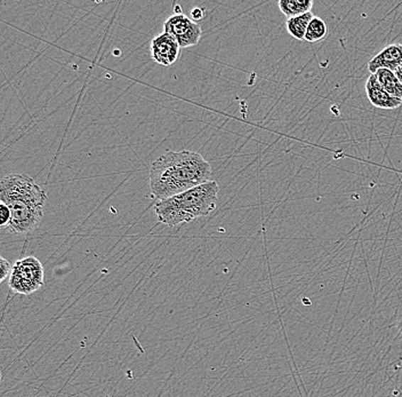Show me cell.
Listing matches in <instances>:
<instances>
[{"label": "cell", "instance_id": "11", "mask_svg": "<svg viewBox=\"0 0 402 397\" xmlns=\"http://www.w3.org/2000/svg\"><path fill=\"white\" fill-rule=\"evenodd\" d=\"M313 18H315V15L310 12L296 16V18H287L286 20V29L288 31L289 35L294 37L295 39L304 41L305 39L306 30L309 28L310 22H311Z\"/></svg>", "mask_w": 402, "mask_h": 397}, {"label": "cell", "instance_id": "16", "mask_svg": "<svg viewBox=\"0 0 402 397\" xmlns=\"http://www.w3.org/2000/svg\"><path fill=\"white\" fill-rule=\"evenodd\" d=\"M394 73H396V76L398 77V79H399L400 83L402 84V67H400L399 69H396Z\"/></svg>", "mask_w": 402, "mask_h": 397}, {"label": "cell", "instance_id": "13", "mask_svg": "<svg viewBox=\"0 0 402 397\" xmlns=\"http://www.w3.org/2000/svg\"><path fill=\"white\" fill-rule=\"evenodd\" d=\"M12 219V212L9 210V206L4 203H0V226L1 229L6 228L9 222Z\"/></svg>", "mask_w": 402, "mask_h": 397}, {"label": "cell", "instance_id": "9", "mask_svg": "<svg viewBox=\"0 0 402 397\" xmlns=\"http://www.w3.org/2000/svg\"><path fill=\"white\" fill-rule=\"evenodd\" d=\"M375 75H376L377 80L386 93L390 94L391 97L402 100V84L393 71L388 70V69H379Z\"/></svg>", "mask_w": 402, "mask_h": 397}, {"label": "cell", "instance_id": "3", "mask_svg": "<svg viewBox=\"0 0 402 397\" xmlns=\"http://www.w3.org/2000/svg\"><path fill=\"white\" fill-rule=\"evenodd\" d=\"M217 197L219 184L210 181L170 198L158 201L155 204L156 214L161 223L174 227L213 213Z\"/></svg>", "mask_w": 402, "mask_h": 397}, {"label": "cell", "instance_id": "14", "mask_svg": "<svg viewBox=\"0 0 402 397\" xmlns=\"http://www.w3.org/2000/svg\"><path fill=\"white\" fill-rule=\"evenodd\" d=\"M13 266L5 258H0V282H4L12 274Z\"/></svg>", "mask_w": 402, "mask_h": 397}, {"label": "cell", "instance_id": "15", "mask_svg": "<svg viewBox=\"0 0 402 397\" xmlns=\"http://www.w3.org/2000/svg\"><path fill=\"white\" fill-rule=\"evenodd\" d=\"M191 16H192V20H202L205 16V11L204 9H192V12H191Z\"/></svg>", "mask_w": 402, "mask_h": 397}, {"label": "cell", "instance_id": "4", "mask_svg": "<svg viewBox=\"0 0 402 397\" xmlns=\"http://www.w3.org/2000/svg\"><path fill=\"white\" fill-rule=\"evenodd\" d=\"M44 284V267L35 257H26L13 265L9 289L18 295H28L38 291Z\"/></svg>", "mask_w": 402, "mask_h": 397}, {"label": "cell", "instance_id": "7", "mask_svg": "<svg viewBox=\"0 0 402 397\" xmlns=\"http://www.w3.org/2000/svg\"><path fill=\"white\" fill-rule=\"evenodd\" d=\"M402 67V44H392L384 47L377 55L368 62V69L371 75L379 69L396 71Z\"/></svg>", "mask_w": 402, "mask_h": 397}, {"label": "cell", "instance_id": "6", "mask_svg": "<svg viewBox=\"0 0 402 397\" xmlns=\"http://www.w3.org/2000/svg\"><path fill=\"white\" fill-rule=\"evenodd\" d=\"M150 50H151L152 60L157 65L170 67L178 61L181 46L172 36L163 33L152 39Z\"/></svg>", "mask_w": 402, "mask_h": 397}, {"label": "cell", "instance_id": "8", "mask_svg": "<svg viewBox=\"0 0 402 397\" xmlns=\"http://www.w3.org/2000/svg\"><path fill=\"white\" fill-rule=\"evenodd\" d=\"M366 93H367L370 103L374 107L383 109V110H393V109L399 108L402 105V100L391 97L390 94L383 90L375 73L370 75L369 78L367 79Z\"/></svg>", "mask_w": 402, "mask_h": 397}, {"label": "cell", "instance_id": "5", "mask_svg": "<svg viewBox=\"0 0 402 397\" xmlns=\"http://www.w3.org/2000/svg\"><path fill=\"white\" fill-rule=\"evenodd\" d=\"M163 33L172 36L181 48H189L199 44L202 30L192 18L178 13L167 18L163 23Z\"/></svg>", "mask_w": 402, "mask_h": 397}, {"label": "cell", "instance_id": "1", "mask_svg": "<svg viewBox=\"0 0 402 397\" xmlns=\"http://www.w3.org/2000/svg\"><path fill=\"white\" fill-rule=\"evenodd\" d=\"M212 176L210 164L198 152H167L152 164L150 188L155 198L161 201L207 184Z\"/></svg>", "mask_w": 402, "mask_h": 397}, {"label": "cell", "instance_id": "10", "mask_svg": "<svg viewBox=\"0 0 402 397\" xmlns=\"http://www.w3.org/2000/svg\"><path fill=\"white\" fill-rule=\"evenodd\" d=\"M278 6L286 18H292L311 12L313 1L312 0H279Z\"/></svg>", "mask_w": 402, "mask_h": 397}, {"label": "cell", "instance_id": "12", "mask_svg": "<svg viewBox=\"0 0 402 397\" xmlns=\"http://www.w3.org/2000/svg\"><path fill=\"white\" fill-rule=\"evenodd\" d=\"M328 35V26L322 18L315 16L310 22L309 28L306 30L305 39L309 43H318L324 41Z\"/></svg>", "mask_w": 402, "mask_h": 397}, {"label": "cell", "instance_id": "2", "mask_svg": "<svg viewBox=\"0 0 402 397\" xmlns=\"http://www.w3.org/2000/svg\"><path fill=\"white\" fill-rule=\"evenodd\" d=\"M47 195L31 176L9 174L0 182V203L9 206L12 219L3 233L24 234L37 228L44 219Z\"/></svg>", "mask_w": 402, "mask_h": 397}]
</instances>
